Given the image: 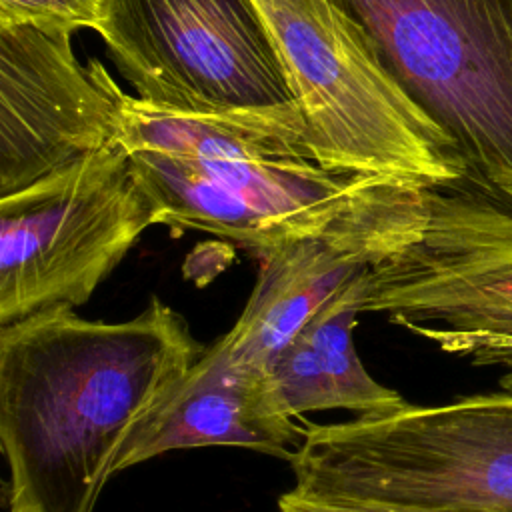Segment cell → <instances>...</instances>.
<instances>
[{
  "instance_id": "6da1fadb",
  "label": "cell",
  "mask_w": 512,
  "mask_h": 512,
  "mask_svg": "<svg viewBox=\"0 0 512 512\" xmlns=\"http://www.w3.org/2000/svg\"><path fill=\"white\" fill-rule=\"evenodd\" d=\"M202 352L156 296L122 322L54 306L0 326L10 512H94L126 446Z\"/></svg>"
},
{
  "instance_id": "7a4b0ae2",
  "label": "cell",
  "mask_w": 512,
  "mask_h": 512,
  "mask_svg": "<svg viewBox=\"0 0 512 512\" xmlns=\"http://www.w3.org/2000/svg\"><path fill=\"white\" fill-rule=\"evenodd\" d=\"M308 122L318 162L426 190L464 182L450 138L332 0H254Z\"/></svg>"
},
{
  "instance_id": "3957f363",
  "label": "cell",
  "mask_w": 512,
  "mask_h": 512,
  "mask_svg": "<svg viewBox=\"0 0 512 512\" xmlns=\"http://www.w3.org/2000/svg\"><path fill=\"white\" fill-rule=\"evenodd\" d=\"M294 488L450 512H512V392L308 424Z\"/></svg>"
},
{
  "instance_id": "277c9868",
  "label": "cell",
  "mask_w": 512,
  "mask_h": 512,
  "mask_svg": "<svg viewBox=\"0 0 512 512\" xmlns=\"http://www.w3.org/2000/svg\"><path fill=\"white\" fill-rule=\"evenodd\" d=\"M450 138L466 186L512 208V0H332Z\"/></svg>"
},
{
  "instance_id": "5b68a950",
  "label": "cell",
  "mask_w": 512,
  "mask_h": 512,
  "mask_svg": "<svg viewBox=\"0 0 512 512\" xmlns=\"http://www.w3.org/2000/svg\"><path fill=\"white\" fill-rule=\"evenodd\" d=\"M360 310L496 368L512 392V208L466 184L428 190L420 236L366 270Z\"/></svg>"
},
{
  "instance_id": "8992f818",
  "label": "cell",
  "mask_w": 512,
  "mask_h": 512,
  "mask_svg": "<svg viewBox=\"0 0 512 512\" xmlns=\"http://www.w3.org/2000/svg\"><path fill=\"white\" fill-rule=\"evenodd\" d=\"M154 224L158 206L118 144L2 196L0 326L86 304Z\"/></svg>"
},
{
  "instance_id": "52a82bcc",
  "label": "cell",
  "mask_w": 512,
  "mask_h": 512,
  "mask_svg": "<svg viewBox=\"0 0 512 512\" xmlns=\"http://www.w3.org/2000/svg\"><path fill=\"white\" fill-rule=\"evenodd\" d=\"M158 224L200 230L256 252L332 236L426 202V188L316 162H190L130 154Z\"/></svg>"
},
{
  "instance_id": "ba28073f",
  "label": "cell",
  "mask_w": 512,
  "mask_h": 512,
  "mask_svg": "<svg viewBox=\"0 0 512 512\" xmlns=\"http://www.w3.org/2000/svg\"><path fill=\"white\" fill-rule=\"evenodd\" d=\"M98 34L150 108L226 114L298 104L254 0H106Z\"/></svg>"
},
{
  "instance_id": "9c48e42d",
  "label": "cell",
  "mask_w": 512,
  "mask_h": 512,
  "mask_svg": "<svg viewBox=\"0 0 512 512\" xmlns=\"http://www.w3.org/2000/svg\"><path fill=\"white\" fill-rule=\"evenodd\" d=\"M72 36L0 26V198L118 144L116 80Z\"/></svg>"
},
{
  "instance_id": "30bf717a",
  "label": "cell",
  "mask_w": 512,
  "mask_h": 512,
  "mask_svg": "<svg viewBox=\"0 0 512 512\" xmlns=\"http://www.w3.org/2000/svg\"><path fill=\"white\" fill-rule=\"evenodd\" d=\"M304 428L284 410L268 372L230 362L216 344L178 384L170 400L138 430L116 474L170 450L236 446L290 460Z\"/></svg>"
},
{
  "instance_id": "8fae6325",
  "label": "cell",
  "mask_w": 512,
  "mask_h": 512,
  "mask_svg": "<svg viewBox=\"0 0 512 512\" xmlns=\"http://www.w3.org/2000/svg\"><path fill=\"white\" fill-rule=\"evenodd\" d=\"M118 146L190 162H318L298 104L226 114H174L116 84ZM322 166V164H320Z\"/></svg>"
},
{
  "instance_id": "7c38bea8",
  "label": "cell",
  "mask_w": 512,
  "mask_h": 512,
  "mask_svg": "<svg viewBox=\"0 0 512 512\" xmlns=\"http://www.w3.org/2000/svg\"><path fill=\"white\" fill-rule=\"evenodd\" d=\"M364 274L338 290L272 360L268 376L292 418L344 408L358 416L386 414L410 404L368 374L354 346Z\"/></svg>"
},
{
  "instance_id": "4fadbf2b",
  "label": "cell",
  "mask_w": 512,
  "mask_h": 512,
  "mask_svg": "<svg viewBox=\"0 0 512 512\" xmlns=\"http://www.w3.org/2000/svg\"><path fill=\"white\" fill-rule=\"evenodd\" d=\"M106 0H0V26L100 30Z\"/></svg>"
},
{
  "instance_id": "5bb4252c",
  "label": "cell",
  "mask_w": 512,
  "mask_h": 512,
  "mask_svg": "<svg viewBox=\"0 0 512 512\" xmlns=\"http://www.w3.org/2000/svg\"><path fill=\"white\" fill-rule=\"evenodd\" d=\"M278 512H450L420 506H404L354 496L314 494L292 488L278 498Z\"/></svg>"
}]
</instances>
